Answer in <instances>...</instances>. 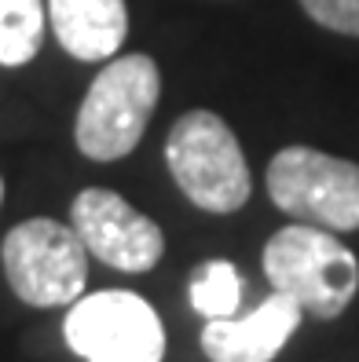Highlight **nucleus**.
<instances>
[{"label":"nucleus","mask_w":359,"mask_h":362,"mask_svg":"<svg viewBox=\"0 0 359 362\" xmlns=\"http://www.w3.org/2000/svg\"><path fill=\"white\" fill-rule=\"evenodd\" d=\"M45 0H0V66H26L45 45Z\"/></svg>","instance_id":"obj_10"},{"label":"nucleus","mask_w":359,"mask_h":362,"mask_svg":"<svg viewBox=\"0 0 359 362\" xmlns=\"http://www.w3.org/2000/svg\"><path fill=\"white\" fill-rule=\"evenodd\" d=\"M0 202H4V176H0Z\"/></svg>","instance_id":"obj_13"},{"label":"nucleus","mask_w":359,"mask_h":362,"mask_svg":"<svg viewBox=\"0 0 359 362\" xmlns=\"http://www.w3.org/2000/svg\"><path fill=\"white\" fill-rule=\"evenodd\" d=\"M70 227L81 234L84 249L96 260H103L114 271L143 274L158 267L165 252V234L161 227L132 209L118 190L107 187H84L70 205Z\"/></svg>","instance_id":"obj_7"},{"label":"nucleus","mask_w":359,"mask_h":362,"mask_svg":"<svg viewBox=\"0 0 359 362\" xmlns=\"http://www.w3.org/2000/svg\"><path fill=\"white\" fill-rule=\"evenodd\" d=\"M191 308L205 318H231L242 308V274L231 260H205L191 274Z\"/></svg>","instance_id":"obj_11"},{"label":"nucleus","mask_w":359,"mask_h":362,"mask_svg":"<svg viewBox=\"0 0 359 362\" xmlns=\"http://www.w3.org/2000/svg\"><path fill=\"white\" fill-rule=\"evenodd\" d=\"M301 315V304L275 289L249 315L209 318L202 329V351L209 362H271L297 333Z\"/></svg>","instance_id":"obj_8"},{"label":"nucleus","mask_w":359,"mask_h":362,"mask_svg":"<svg viewBox=\"0 0 359 362\" xmlns=\"http://www.w3.org/2000/svg\"><path fill=\"white\" fill-rule=\"evenodd\" d=\"M301 8L323 30L359 37V0H301Z\"/></svg>","instance_id":"obj_12"},{"label":"nucleus","mask_w":359,"mask_h":362,"mask_svg":"<svg viewBox=\"0 0 359 362\" xmlns=\"http://www.w3.org/2000/svg\"><path fill=\"white\" fill-rule=\"evenodd\" d=\"M52 33L81 62L114 59L129 37L125 0H48Z\"/></svg>","instance_id":"obj_9"},{"label":"nucleus","mask_w":359,"mask_h":362,"mask_svg":"<svg viewBox=\"0 0 359 362\" xmlns=\"http://www.w3.org/2000/svg\"><path fill=\"white\" fill-rule=\"evenodd\" d=\"M161 95V70L151 55H118L96 74L89 84L77 121H74V143L89 161H121L132 154L147 121Z\"/></svg>","instance_id":"obj_1"},{"label":"nucleus","mask_w":359,"mask_h":362,"mask_svg":"<svg viewBox=\"0 0 359 362\" xmlns=\"http://www.w3.org/2000/svg\"><path fill=\"white\" fill-rule=\"evenodd\" d=\"M165 165L183 198L205 212H239L249 202V165L231 132L213 110H187L165 139Z\"/></svg>","instance_id":"obj_3"},{"label":"nucleus","mask_w":359,"mask_h":362,"mask_svg":"<svg viewBox=\"0 0 359 362\" xmlns=\"http://www.w3.org/2000/svg\"><path fill=\"white\" fill-rule=\"evenodd\" d=\"M268 198L297 223L359 230V165L315 146H286L268 165Z\"/></svg>","instance_id":"obj_5"},{"label":"nucleus","mask_w":359,"mask_h":362,"mask_svg":"<svg viewBox=\"0 0 359 362\" xmlns=\"http://www.w3.org/2000/svg\"><path fill=\"white\" fill-rule=\"evenodd\" d=\"M264 274L271 289L293 296L304 315L323 322L345 315L359 289L355 252L312 223H290L271 234L264 245Z\"/></svg>","instance_id":"obj_2"},{"label":"nucleus","mask_w":359,"mask_h":362,"mask_svg":"<svg viewBox=\"0 0 359 362\" xmlns=\"http://www.w3.org/2000/svg\"><path fill=\"white\" fill-rule=\"evenodd\" d=\"M8 286L30 308H62L84 296L89 249L81 234L59 220L33 216L8 230L0 245Z\"/></svg>","instance_id":"obj_4"},{"label":"nucleus","mask_w":359,"mask_h":362,"mask_svg":"<svg viewBox=\"0 0 359 362\" xmlns=\"http://www.w3.org/2000/svg\"><path fill=\"white\" fill-rule=\"evenodd\" d=\"M62 337L84 362H161L165 329L158 311L129 289H99L77 296L62 322Z\"/></svg>","instance_id":"obj_6"}]
</instances>
